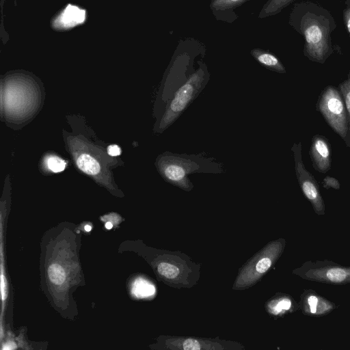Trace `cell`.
<instances>
[{
	"label": "cell",
	"instance_id": "15",
	"mask_svg": "<svg viewBox=\"0 0 350 350\" xmlns=\"http://www.w3.org/2000/svg\"><path fill=\"white\" fill-rule=\"evenodd\" d=\"M339 88L346 107L349 130L350 131V72L348 74L347 80L340 83Z\"/></svg>",
	"mask_w": 350,
	"mask_h": 350
},
{
	"label": "cell",
	"instance_id": "1",
	"mask_svg": "<svg viewBox=\"0 0 350 350\" xmlns=\"http://www.w3.org/2000/svg\"><path fill=\"white\" fill-rule=\"evenodd\" d=\"M290 25L304 37V54L310 61L323 64L333 53L331 34L336 23L330 12L310 1L294 4Z\"/></svg>",
	"mask_w": 350,
	"mask_h": 350
},
{
	"label": "cell",
	"instance_id": "8",
	"mask_svg": "<svg viewBox=\"0 0 350 350\" xmlns=\"http://www.w3.org/2000/svg\"><path fill=\"white\" fill-rule=\"evenodd\" d=\"M310 154L317 170L321 173H325L330 169V148L329 143L325 137H314Z\"/></svg>",
	"mask_w": 350,
	"mask_h": 350
},
{
	"label": "cell",
	"instance_id": "10",
	"mask_svg": "<svg viewBox=\"0 0 350 350\" xmlns=\"http://www.w3.org/2000/svg\"><path fill=\"white\" fill-rule=\"evenodd\" d=\"M76 163L81 171L90 175H96L100 170L98 161L88 154H79L76 159Z\"/></svg>",
	"mask_w": 350,
	"mask_h": 350
},
{
	"label": "cell",
	"instance_id": "11",
	"mask_svg": "<svg viewBox=\"0 0 350 350\" xmlns=\"http://www.w3.org/2000/svg\"><path fill=\"white\" fill-rule=\"evenodd\" d=\"M295 0H268L261 9L258 18H263L280 13Z\"/></svg>",
	"mask_w": 350,
	"mask_h": 350
},
{
	"label": "cell",
	"instance_id": "19",
	"mask_svg": "<svg viewBox=\"0 0 350 350\" xmlns=\"http://www.w3.org/2000/svg\"><path fill=\"white\" fill-rule=\"evenodd\" d=\"M292 306V301L288 298L280 299L274 308V313L278 314L282 311L288 310Z\"/></svg>",
	"mask_w": 350,
	"mask_h": 350
},
{
	"label": "cell",
	"instance_id": "16",
	"mask_svg": "<svg viewBox=\"0 0 350 350\" xmlns=\"http://www.w3.org/2000/svg\"><path fill=\"white\" fill-rule=\"evenodd\" d=\"M158 272L168 279H174L179 274V269L170 263L161 262L157 267Z\"/></svg>",
	"mask_w": 350,
	"mask_h": 350
},
{
	"label": "cell",
	"instance_id": "25",
	"mask_svg": "<svg viewBox=\"0 0 350 350\" xmlns=\"http://www.w3.org/2000/svg\"><path fill=\"white\" fill-rule=\"evenodd\" d=\"M112 227H113V224L111 222L108 221L106 223L105 228L107 229L110 230Z\"/></svg>",
	"mask_w": 350,
	"mask_h": 350
},
{
	"label": "cell",
	"instance_id": "22",
	"mask_svg": "<svg viewBox=\"0 0 350 350\" xmlns=\"http://www.w3.org/2000/svg\"><path fill=\"white\" fill-rule=\"evenodd\" d=\"M323 186L325 188L328 189L329 187L338 189L340 188V184L338 181L332 177L327 176L323 180Z\"/></svg>",
	"mask_w": 350,
	"mask_h": 350
},
{
	"label": "cell",
	"instance_id": "24",
	"mask_svg": "<svg viewBox=\"0 0 350 350\" xmlns=\"http://www.w3.org/2000/svg\"><path fill=\"white\" fill-rule=\"evenodd\" d=\"M4 285H5V283H4V277H3V275L1 274V295H2V299L4 300L5 299V293H4Z\"/></svg>",
	"mask_w": 350,
	"mask_h": 350
},
{
	"label": "cell",
	"instance_id": "20",
	"mask_svg": "<svg viewBox=\"0 0 350 350\" xmlns=\"http://www.w3.org/2000/svg\"><path fill=\"white\" fill-rule=\"evenodd\" d=\"M271 263L272 261L269 258H262L257 262L256 269L260 273H265L271 267Z\"/></svg>",
	"mask_w": 350,
	"mask_h": 350
},
{
	"label": "cell",
	"instance_id": "18",
	"mask_svg": "<svg viewBox=\"0 0 350 350\" xmlns=\"http://www.w3.org/2000/svg\"><path fill=\"white\" fill-rule=\"evenodd\" d=\"M342 18L345 28L350 36V0L345 1V8L342 11Z\"/></svg>",
	"mask_w": 350,
	"mask_h": 350
},
{
	"label": "cell",
	"instance_id": "9",
	"mask_svg": "<svg viewBox=\"0 0 350 350\" xmlns=\"http://www.w3.org/2000/svg\"><path fill=\"white\" fill-rule=\"evenodd\" d=\"M250 53L260 64L267 69L279 73L286 72V69L280 59L269 51L256 48Z\"/></svg>",
	"mask_w": 350,
	"mask_h": 350
},
{
	"label": "cell",
	"instance_id": "14",
	"mask_svg": "<svg viewBox=\"0 0 350 350\" xmlns=\"http://www.w3.org/2000/svg\"><path fill=\"white\" fill-rule=\"evenodd\" d=\"M49 278L55 284H62L65 280V271L62 266L57 263L52 264L48 269Z\"/></svg>",
	"mask_w": 350,
	"mask_h": 350
},
{
	"label": "cell",
	"instance_id": "21",
	"mask_svg": "<svg viewBox=\"0 0 350 350\" xmlns=\"http://www.w3.org/2000/svg\"><path fill=\"white\" fill-rule=\"evenodd\" d=\"M183 348L185 350H197L201 349V345L198 340L189 338L184 341Z\"/></svg>",
	"mask_w": 350,
	"mask_h": 350
},
{
	"label": "cell",
	"instance_id": "3",
	"mask_svg": "<svg viewBox=\"0 0 350 350\" xmlns=\"http://www.w3.org/2000/svg\"><path fill=\"white\" fill-rule=\"evenodd\" d=\"M206 80L205 71L200 68L176 92L160 122L161 131L171 125L184 111L203 88Z\"/></svg>",
	"mask_w": 350,
	"mask_h": 350
},
{
	"label": "cell",
	"instance_id": "5",
	"mask_svg": "<svg viewBox=\"0 0 350 350\" xmlns=\"http://www.w3.org/2000/svg\"><path fill=\"white\" fill-rule=\"evenodd\" d=\"M318 108L332 129L345 139L349 130L348 118L340 92L332 86L327 87L320 96Z\"/></svg>",
	"mask_w": 350,
	"mask_h": 350
},
{
	"label": "cell",
	"instance_id": "17",
	"mask_svg": "<svg viewBox=\"0 0 350 350\" xmlns=\"http://www.w3.org/2000/svg\"><path fill=\"white\" fill-rule=\"evenodd\" d=\"M48 168L53 172H60L66 167V162L57 156H50L46 159Z\"/></svg>",
	"mask_w": 350,
	"mask_h": 350
},
{
	"label": "cell",
	"instance_id": "26",
	"mask_svg": "<svg viewBox=\"0 0 350 350\" xmlns=\"http://www.w3.org/2000/svg\"><path fill=\"white\" fill-rule=\"evenodd\" d=\"M84 228L85 231L89 232L91 230L92 227L90 225H85Z\"/></svg>",
	"mask_w": 350,
	"mask_h": 350
},
{
	"label": "cell",
	"instance_id": "23",
	"mask_svg": "<svg viewBox=\"0 0 350 350\" xmlns=\"http://www.w3.org/2000/svg\"><path fill=\"white\" fill-rule=\"evenodd\" d=\"M107 152L111 156H118L121 154V149L118 145L112 144L107 147Z\"/></svg>",
	"mask_w": 350,
	"mask_h": 350
},
{
	"label": "cell",
	"instance_id": "7",
	"mask_svg": "<svg viewBox=\"0 0 350 350\" xmlns=\"http://www.w3.org/2000/svg\"><path fill=\"white\" fill-rule=\"evenodd\" d=\"M300 304L302 312L308 316H324L336 308L335 304L311 289L304 291Z\"/></svg>",
	"mask_w": 350,
	"mask_h": 350
},
{
	"label": "cell",
	"instance_id": "12",
	"mask_svg": "<svg viewBox=\"0 0 350 350\" xmlns=\"http://www.w3.org/2000/svg\"><path fill=\"white\" fill-rule=\"evenodd\" d=\"M154 293V287L148 281L138 278L132 285V293L137 297H146Z\"/></svg>",
	"mask_w": 350,
	"mask_h": 350
},
{
	"label": "cell",
	"instance_id": "4",
	"mask_svg": "<svg viewBox=\"0 0 350 350\" xmlns=\"http://www.w3.org/2000/svg\"><path fill=\"white\" fill-rule=\"evenodd\" d=\"M294 273L304 280L327 284L350 283V266H342L327 260L306 261Z\"/></svg>",
	"mask_w": 350,
	"mask_h": 350
},
{
	"label": "cell",
	"instance_id": "2",
	"mask_svg": "<svg viewBox=\"0 0 350 350\" xmlns=\"http://www.w3.org/2000/svg\"><path fill=\"white\" fill-rule=\"evenodd\" d=\"M157 168L163 178L170 183L185 190H190L193 185L188 178L191 173L205 172L199 159L186 155H176L165 152L157 161Z\"/></svg>",
	"mask_w": 350,
	"mask_h": 350
},
{
	"label": "cell",
	"instance_id": "6",
	"mask_svg": "<svg viewBox=\"0 0 350 350\" xmlns=\"http://www.w3.org/2000/svg\"><path fill=\"white\" fill-rule=\"evenodd\" d=\"M292 150L294 153L295 172L299 186L305 197L311 203L315 213L319 215H323L325 214V204L317 182L313 176L306 170L303 163L301 143L294 144Z\"/></svg>",
	"mask_w": 350,
	"mask_h": 350
},
{
	"label": "cell",
	"instance_id": "13",
	"mask_svg": "<svg viewBox=\"0 0 350 350\" xmlns=\"http://www.w3.org/2000/svg\"><path fill=\"white\" fill-rule=\"evenodd\" d=\"M249 0H212L210 8L213 11H226L241 5Z\"/></svg>",
	"mask_w": 350,
	"mask_h": 350
}]
</instances>
